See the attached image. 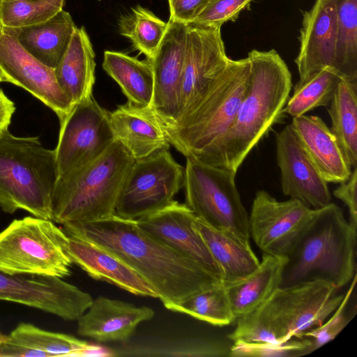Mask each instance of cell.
<instances>
[{"mask_svg":"<svg viewBox=\"0 0 357 357\" xmlns=\"http://www.w3.org/2000/svg\"><path fill=\"white\" fill-rule=\"evenodd\" d=\"M62 225L66 234L91 241L123 261L151 287L165 307L222 282L189 257L148 234L136 220L114 214Z\"/></svg>","mask_w":357,"mask_h":357,"instance_id":"cell-1","label":"cell"},{"mask_svg":"<svg viewBox=\"0 0 357 357\" xmlns=\"http://www.w3.org/2000/svg\"><path fill=\"white\" fill-rule=\"evenodd\" d=\"M248 57L249 81L233 122L225 134L197 158L234 172L278 121L292 88L291 74L275 50H252Z\"/></svg>","mask_w":357,"mask_h":357,"instance_id":"cell-2","label":"cell"},{"mask_svg":"<svg viewBox=\"0 0 357 357\" xmlns=\"http://www.w3.org/2000/svg\"><path fill=\"white\" fill-rule=\"evenodd\" d=\"M332 284L316 280L279 287L252 312L237 319L228 337L234 341L282 343L324 323L344 295Z\"/></svg>","mask_w":357,"mask_h":357,"instance_id":"cell-3","label":"cell"},{"mask_svg":"<svg viewBox=\"0 0 357 357\" xmlns=\"http://www.w3.org/2000/svg\"><path fill=\"white\" fill-rule=\"evenodd\" d=\"M356 230L335 204L318 208L287 257L280 287L322 280L338 289L356 275Z\"/></svg>","mask_w":357,"mask_h":357,"instance_id":"cell-4","label":"cell"},{"mask_svg":"<svg viewBox=\"0 0 357 357\" xmlns=\"http://www.w3.org/2000/svg\"><path fill=\"white\" fill-rule=\"evenodd\" d=\"M134 161L114 139L92 162L59 176L52 198V220L64 225L114 215L120 191Z\"/></svg>","mask_w":357,"mask_h":357,"instance_id":"cell-5","label":"cell"},{"mask_svg":"<svg viewBox=\"0 0 357 357\" xmlns=\"http://www.w3.org/2000/svg\"><path fill=\"white\" fill-rule=\"evenodd\" d=\"M59 177L55 150L38 137L0 136V207L7 213L23 209L52 220V198Z\"/></svg>","mask_w":357,"mask_h":357,"instance_id":"cell-6","label":"cell"},{"mask_svg":"<svg viewBox=\"0 0 357 357\" xmlns=\"http://www.w3.org/2000/svg\"><path fill=\"white\" fill-rule=\"evenodd\" d=\"M248 57L229 59L192 111L179 122L162 124L170 145L185 157L199 158L227 131L245 92Z\"/></svg>","mask_w":357,"mask_h":357,"instance_id":"cell-7","label":"cell"},{"mask_svg":"<svg viewBox=\"0 0 357 357\" xmlns=\"http://www.w3.org/2000/svg\"><path fill=\"white\" fill-rule=\"evenodd\" d=\"M68 239L51 220L27 216L0 232V271L65 278L72 261Z\"/></svg>","mask_w":357,"mask_h":357,"instance_id":"cell-8","label":"cell"},{"mask_svg":"<svg viewBox=\"0 0 357 357\" xmlns=\"http://www.w3.org/2000/svg\"><path fill=\"white\" fill-rule=\"evenodd\" d=\"M185 204L210 227L250 242L248 214L235 183L236 172L185 157Z\"/></svg>","mask_w":357,"mask_h":357,"instance_id":"cell-9","label":"cell"},{"mask_svg":"<svg viewBox=\"0 0 357 357\" xmlns=\"http://www.w3.org/2000/svg\"><path fill=\"white\" fill-rule=\"evenodd\" d=\"M184 167L169 149L135 160L120 191L115 215L136 220L174 201L183 185Z\"/></svg>","mask_w":357,"mask_h":357,"instance_id":"cell-10","label":"cell"},{"mask_svg":"<svg viewBox=\"0 0 357 357\" xmlns=\"http://www.w3.org/2000/svg\"><path fill=\"white\" fill-rule=\"evenodd\" d=\"M109 112L91 96L76 104L60 122L56 147L59 176L99 157L114 140Z\"/></svg>","mask_w":357,"mask_h":357,"instance_id":"cell-11","label":"cell"},{"mask_svg":"<svg viewBox=\"0 0 357 357\" xmlns=\"http://www.w3.org/2000/svg\"><path fill=\"white\" fill-rule=\"evenodd\" d=\"M316 211L298 199L280 202L266 190H258L248 215L250 236L264 253L287 257Z\"/></svg>","mask_w":357,"mask_h":357,"instance_id":"cell-12","label":"cell"},{"mask_svg":"<svg viewBox=\"0 0 357 357\" xmlns=\"http://www.w3.org/2000/svg\"><path fill=\"white\" fill-rule=\"evenodd\" d=\"M220 29L188 24L179 111L177 119L172 124L192 111L226 67L230 58L226 54Z\"/></svg>","mask_w":357,"mask_h":357,"instance_id":"cell-13","label":"cell"},{"mask_svg":"<svg viewBox=\"0 0 357 357\" xmlns=\"http://www.w3.org/2000/svg\"><path fill=\"white\" fill-rule=\"evenodd\" d=\"M0 300L33 307L66 321H75L93 299L61 278L0 271Z\"/></svg>","mask_w":357,"mask_h":357,"instance_id":"cell-14","label":"cell"},{"mask_svg":"<svg viewBox=\"0 0 357 357\" xmlns=\"http://www.w3.org/2000/svg\"><path fill=\"white\" fill-rule=\"evenodd\" d=\"M0 69L7 82L20 86L52 109L59 122L73 106L59 85L54 69L28 53L9 29L0 25Z\"/></svg>","mask_w":357,"mask_h":357,"instance_id":"cell-15","label":"cell"},{"mask_svg":"<svg viewBox=\"0 0 357 357\" xmlns=\"http://www.w3.org/2000/svg\"><path fill=\"white\" fill-rule=\"evenodd\" d=\"M197 216L185 204L172 201L165 207L136 220L150 236L189 257L222 282V272L195 229Z\"/></svg>","mask_w":357,"mask_h":357,"instance_id":"cell-16","label":"cell"},{"mask_svg":"<svg viewBox=\"0 0 357 357\" xmlns=\"http://www.w3.org/2000/svg\"><path fill=\"white\" fill-rule=\"evenodd\" d=\"M275 142L282 193L313 209L328 205L331 201L328 183L304 150L291 124L277 135Z\"/></svg>","mask_w":357,"mask_h":357,"instance_id":"cell-17","label":"cell"},{"mask_svg":"<svg viewBox=\"0 0 357 357\" xmlns=\"http://www.w3.org/2000/svg\"><path fill=\"white\" fill-rule=\"evenodd\" d=\"M188 24L168 21L166 33L155 56L149 59L153 73L151 108L163 124L176 121L185 54Z\"/></svg>","mask_w":357,"mask_h":357,"instance_id":"cell-18","label":"cell"},{"mask_svg":"<svg viewBox=\"0 0 357 357\" xmlns=\"http://www.w3.org/2000/svg\"><path fill=\"white\" fill-rule=\"evenodd\" d=\"M295 59L301 82L319 70L333 68L337 40L336 0H315L303 13ZM334 69V68H333Z\"/></svg>","mask_w":357,"mask_h":357,"instance_id":"cell-19","label":"cell"},{"mask_svg":"<svg viewBox=\"0 0 357 357\" xmlns=\"http://www.w3.org/2000/svg\"><path fill=\"white\" fill-rule=\"evenodd\" d=\"M154 314L147 306L98 296L77 320V333L98 342H123L140 323L151 320Z\"/></svg>","mask_w":357,"mask_h":357,"instance_id":"cell-20","label":"cell"},{"mask_svg":"<svg viewBox=\"0 0 357 357\" xmlns=\"http://www.w3.org/2000/svg\"><path fill=\"white\" fill-rule=\"evenodd\" d=\"M66 235L68 253L72 263L91 278L107 282L135 295L158 298L151 287L116 255L86 239Z\"/></svg>","mask_w":357,"mask_h":357,"instance_id":"cell-21","label":"cell"},{"mask_svg":"<svg viewBox=\"0 0 357 357\" xmlns=\"http://www.w3.org/2000/svg\"><path fill=\"white\" fill-rule=\"evenodd\" d=\"M109 121L114 139L135 160L169 149L161 121L150 107H139L127 101L109 112Z\"/></svg>","mask_w":357,"mask_h":357,"instance_id":"cell-22","label":"cell"},{"mask_svg":"<svg viewBox=\"0 0 357 357\" xmlns=\"http://www.w3.org/2000/svg\"><path fill=\"white\" fill-rule=\"evenodd\" d=\"M304 150L328 183L347 181L352 168L326 123L317 116L292 117L290 123Z\"/></svg>","mask_w":357,"mask_h":357,"instance_id":"cell-23","label":"cell"},{"mask_svg":"<svg viewBox=\"0 0 357 357\" xmlns=\"http://www.w3.org/2000/svg\"><path fill=\"white\" fill-rule=\"evenodd\" d=\"M95 52L84 26L76 27L69 45L54 68L56 81L73 106L93 96Z\"/></svg>","mask_w":357,"mask_h":357,"instance_id":"cell-24","label":"cell"},{"mask_svg":"<svg viewBox=\"0 0 357 357\" xmlns=\"http://www.w3.org/2000/svg\"><path fill=\"white\" fill-rule=\"evenodd\" d=\"M76 27L71 15L61 10L45 22L8 29L28 53L54 69L65 54Z\"/></svg>","mask_w":357,"mask_h":357,"instance_id":"cell-25","label":"cell"},{"mask_svg":"<svg viewBox=\"0 0 357 357\" xmlns=\"http://www.w3.org/2000/svg\"><path fill=\"white\" fill-rule=\"evenodd\" d=\"M194 225L222 272L224 286L242 280L259 265L250 242L213 228L197 217Z\"/></svg>","mask_w":357,"mask_h":357,"instance_id":"cell-26","label":"cell"},{"mask_svg":"<svg viewBox=\"0 0 357 357\" xmlns=\"http://www.w3.org/2000/svg\"><path fill=\"white\" fill-rule=\"evenodd\" d=\"M286 261L287 257L264 253L252 273L225 286L236 319L259 307L280 287Z\"/></svg>","mask_w":357,"mask_h":357,"instance_id":"cell-27","label":"cell"},{"mask_svg":"<svg viewBox=\"0 0 357 357\" xmlns=\"http://www.w3.org/2000/svg\"><path fill=\"white\" fill-rule=\"evenodd\" d=\"M102 68L119 84L128 101L151 107L153 73L149 59L142 61L123 52L106 50Z\"/></svg>","mask_w":357,"mask_h":357,"instance_id":"cell-28","label":"cell"},{"mask_svg":"<svg viewBox=\"0 0 357 357\" xmlns=\"http://www.w3.org/2000/svg\"><path fill=\"white\" fill-rule=\"evenodd\" d=\"M328 106L330 129L353 169L357 165V82L342 77Z\"/></svg>","mask_w":357,"mask_h":357,"instance_id":"cell-29","label":"cell"},{"mask_svg":"<svg viewBox=\"0 0 357 357\" xmlns=\"http://www.w3.org/2000/svg\"><path fill=\"white\" fill-rule=\"evenodd\" d=\"M8 338L26 347L50 356H111L109 349L91 344L73 336L50 332L26 323H20Z\"/></svg>","mask_w":357,"mask_h":357,"instance_id":"cell-30","label":"cell"},{"mask_svg":"<svg viewBox=\"0 0 357 357\" xmlns=\"http://www.w3.org/2000/svg\"><path fill=\"white\" fill-rule=\"evenodd\" d=\"M230 347L217 340L202 338L143 340L109 349L111 356H229Z\"/></svg>","mask_w":357,"mask_h":357,"instance_id":"cell-31","label":"cell"},{"mask_svg":"<svg viewBox=\"0 0 357 357\" xmlns=\"http://www.w3.org/2000/svg\"><path fill=\"white\" fill-rule=\"evenodd\" d=\"M342 76L331 67L324 68L294 86L282 114L300 116L318 107H327Z\"/></svg>","mask_w":357,"mask_h":357,"instance_id":"cell-32","label":"cell"},{"mask_svg":"<svg viewBox=\"0 0 357 357\" xmlns=\"http://www.w3.org/2000/svg\"><path fill=\"white\" fill-rule=\"evenodd\" d=\"M166 308L218 326L229 325L236 319L226 288L222 282L204 289Z\"/></svg>","mask_w":357,"mask_h":357,"instance_id":"cell-33","label":"cell"},{"mask_svg":"<svg viewBox=\"0 0 357 357\" xmlns=\"http://www.w3.org/2000/svg\"><path fill=\"white\" fill-rule=\"evenodd\" d=\"M337 40L333 68L357 82V0H336Z\"/></svg>","mask_w":357,"mask_h":357,"instance_id":"cell-34","label":"cell"},{"mask_svg":"<svg viewBox=\"0 0 357 357\" xmlns=\"http://www.w3.org/2000/svg\"><path fill=\"white\" fill-rule=\"evenodd\" d=\"M167 26L168 22L140 6L132 8L118 22L119 33L129 38L132 46L148 59L155 56Z\"/></svg>","mask_w":357,"mask_h":357,"instance_id":"cell-35","label":"cell"},{"mask_svg":"<svg viewBox=\"0 0 357 357\" xmlns=\"http://www.w3.org/2000/svg\"><path fill=\"white\" fill-rule=\"evenodd\" d=\"M64 0H3L0 25L17 29L37 24L63 10Z\"/></svg>","mask_w":357,"mask_h":357,"instance_id":"cell-36","label":"cell"},{"mask_svg":"<svg viewBox=\"0 0 357 357\" xmlns=\"http://www.w3.org/2000/svg\"><path fill=\"white\" fill-rule=\"evenodd\" d=\"M313 352L312 342L303 337L291 338L282 343L234 341L230 347L229 357H293Z\"/></svg>","mask_w":357,"mask_h":357,"instance_id":"cell-37","label":"cell"},{"mask_svg":"<svg viewBox=\"0 0 357 357\" xmlns=\"http://www.w3.org/2000/svg\"><path fill=\"white\" fill-rule=\"evenodd\" d=\"M356 281V275H355L342 302L330 315L328 319L303 334L302 337H306L312 340L313 351L334 340L350 321V318L346 315L344 310L351 297Z\"/></svg>","mask_w":357,"mask_h":357,"instance_id":"cell-38","label":"cell"},{"mask_svg":"<svg viewBox=\"0 0 357 357\" xmlns=\"http://www.w3.org/2000/svg\"><path fill=\"white\" fill-rule=\"evenodd\" d=\"M252 1L208 0L190 24L221 27L225 22L235 20Z\"/></svg>","mask_w":357,"mask_h":357,"instance_id":"cell-39","label":"cell"},{"mask_svg":"<svg viewBox=\"0 0 357 357\" xmlns=\"http://www.w3.org/2000/svg\"><path fill=\"white\" fill-rule=\"evenodd\" d=\"M357 167L352 169L349 179L333 190L334 196L347 207L349 215V223L357 230Z\"/></svg>","mask_w":357,"mask_h":357,"instance_id":"cell-40","label":"cell"},{"mask_svg":"<svg viewBox=\"0 0 357 357\" xmlns=\"http://www.w3.org/2000/svg\"><path fill=\"white\" fill-rule=\"evenodd\" d=\"M208 0H168L169 20L190 24Z\"/></svg>","mask_w":357,"mask_h":357,"instance_id":"cell-41","label":"cell"},{"mask_svg":"<svg viewBox=\"0 0 357 357\" xmlns=\"http://www.w3.org/2000/svg\"><path fill=\"white\" fill-rule=\"evenodd\" d=\"M48 357L47 354L26 347L8 338L0 342V357Z\"/></svg>","mask_w":357,"mask_h":357,"instance_id":"cell-42","label":"cell"},{"mask_svg":"<svg viewBox=\"0 0 357 357\" xmlns=\"http://www.w3.org/2000/svg\"><path fill=\"white\" fill-rule=\"evenodd\" d=\"M15 111L14 102L0 88V136L7 130Z\"/></svg>","mask_w":357,"mask_h":357,"instance_id":"cell-43","label":"cell"},{"mask_svg":"<svg viewBox=\"0 0 357 357\" xmlns=\"http://www.w3.org/2000/svg\"><path fill=\"white\" fill-rule=\"evenodd\" d=\"M7 82V79L3 73H2L1 70L0 69V82Z\"/></svg>","mask_w":357,"mask_h":357,"instance_id":"cell-44","label":"cell"},{"mask_svg":"<svg viewBox=\"0 0 357 357\" xmlns=\"http://www.w3.org/2000/svg\"><path fill=\"white\" fill-rule=\"evenodd\" d=\"M8 338V335L3 334L0 330V342L4 341Z\"/></svg>","mask_w":357,"mask_h":357,"instance_id":"cell-45","label":"cell"},{"mask_svg":"<svg viewBox=\"0 0 357 357\" xmlns=\"http://www.w3.org/2000/svg\"><path fill=\"white\" fill-rule=\"evenodd\" d=\"M2 1H3V0H0V8H1V6Z\"/></svg>","mask_w":357,"mask_h":357,"instance_id":"cell-46","label":"cell"},{"mask_svg":"<svg viewBox=\"0 0 357 357\" xmlns=\"http://www.w3.org/2000/svg\"><path fill=\"white\" fill-rule=\"evenodd\" d=\"M98 1H100V0H98Z\"/></svg>","mask_w":357,"mask_h":357,"instance_id":"cell-47","label":"cell"}]
</instances>
